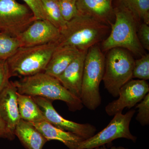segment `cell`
<instances>
[{"instance_id":"obj_11","label":"cell","mask_w":149,"mask_h":149,"mask_svg":"<svg viewBox=\"0 0 149 149\" xmlns=\"http://www.w3.org/2000/svg\"><path fill=\"white\" fill-rule=\"evenodd\" d=\"M60 35V30L49 21L37 19L17 38L21 47H29L56 42Z\"/></svg>"},{"instance_id":"obj_17","label":"cell","mask_w":149,"mask_h":149,"mask_svg":"<svg viewBox=\"0 0 149 149\" xmlns=\"http://www.w3.org/2000/svg\"><path fill=\"white\" fill-rule=\"evenodd\" d=\"M14 134L27 149H42L48 142L34 125L21 119L14 130Z\"/></svg>"},{"instance_id":"obj_26","label":"cell","mask_w":149,"mask_h":149,"mask_svg":"<svg viewBox=\"0 0 149 149\" xmlns=\"http://www.w3.org/2000/svg\"><path fill=\"white\" fill-rule=\"evenodd\" d=\"M139 42L144 49L149 50V26L145 23H141L138 27L137 32Z\"/></svg>"},{"instance_id":"obj_5","label":"cell","mask_w":149,"mask_h":149,"mask_svg":"<svg viewBox=\"0 0 149 149\" xmlns=\"http://www.w3.org/2000/svg\"><path fill=\"white\" fill-rule=\"evenodd\" d=\"M57 43L20 47L6 61L11 77H27L45 72Z\"/></svg>"},{"instance_id":"obj_8","label":"cell","mask_w":149,"mask_h":149,"mask_svg":"<svg viewBox=\"0 0 149 149\" xmlns=\"http://www.w3.org/2000/svg\"><path fill=\"white\" fill-rule=\"evenodd\" d=\"M36 19L26 5L16 0H0V33L17 37Z\"/></svg>"},{"instance_id":"obj_27","label":"cell","mask_w":149,"mask_h":149,"mask_svg":"<svg viewBox=\"0 0 149 149\" xmlns=\"http://www.w3.org/2000/svg\"><path fill=\"white\" fill-rule=\"evenodd\" d=\"M11 77L6 61H0V92L6 86Z\"/></svg>"},{"instance_id":"obj_22","label":"cell","mask_w":149,"mask_h":149,"mask_svg":"<svg viewBox=\"0 0 149 149\" xmlns=\"http://www.w3.org/2000/svg\"><path fill=\"white\" fill-rule=\"evenodd\" d=\"M139 80H149V54H145L135 60L132 78Z\"/></svg>"},{"instance_id":"obj_15","label":"cell","mask_w":149,"mask_h":149,"mask_svg":"<svg viewBox=\"0 0 149 149\" xmlns=\"http://www.w3.org/2000/svg\"><path fill=\"white\" fill-rule=\"evenodd\" d=\"M80 52L74 47L58 45L57 44L44 72L56 78L74 60Z\"/></svg>"},{"instance_id":"obj_25","label":"cell","mask_w":149,"mask_h":149,"mask_svg":"<svg viewBox=\"0 0 149 149\" xmlns=\"http://www.w3.org/2000/svg\"><path fill=\"white\" fill-rule=\"evenodd\" d=\"M32 10L37 19L47 20V17L40 0H22Z\"/></svg>"},{"instance_id":"obj_24","label":"cell","mask_w":149,"mask_h":149,"mask_svg":"<svg viewBox=\"0 0 149 149\" xmlns=\"http://www.w3.org/2000/svg\"><path fill=\"white\" fill-rule=\"evenodd\" d=\"M135 107L136 108L138 109V113L136 118V120L142 126L149 125V93Z\"/></svg>"},{"instance_id":"obj_4","label":"cell","mask_w":149,"mask_h":149,"mask_svg":"<svg viewBox=\"0 0 149 149\" xmlns=\"http://www.w3.org/2000/svg\"><path fill=\"white\" fill-rule=\"evenodd\" d=\"M105 56L98 44L88 50L85 56L80 100L84 107L94 111L102 103L100 86L105 69Z\"/></svg>"},{"instance_id":"obj_13","label":"cell","mask_w":149,"mask_h":149,"mask_svg":"<svg viewBox=\"0 0 149 149\" xmlns=\"http://www.w3.org/2000/svg\"><path fill=\"white\" fill-rule=\"evenodd\" d=\"M88 51H80L77 56L56 79L74 95L80 99L85 56Z\"/></svg>"},{"instance_id":"obj_16","label":"cell","mask_w":149,"mask_h":149,"mask_svg":"<svg viewBox=\"0 0 149 149\" xmlns=\"http://www.w3.org/2000/svg\"><path fill=\"white\" fill-rule=\"evenodd\" d=\"M30 123L40 131L48 141L52 140L60 141L69 149L77 148L85 140L73 133L57 128L46 120Z\"/></svg>"},{"instance_id":"obj_21","label":"cell","mask_w":149,"mask_h":149,"mask_svg":"<svg viewBox=\"0 0 149 149\" xmlns=\"http://www.w3.org/2000/svg\"><path fill=\"white\" fill-rule=\"evenodd\" d=\"M21 47L17 37L0 33V61H6Z\"/></svg>"},{"instance_id":"obj_20","label":"cell","mask_w":149,"mask_h":149,"mask_svg":"<svg viewBox=\"0 0 149 149\" xmlns=\"http://www.w3.org/2000/svg\"><path fill=\"white\" fill-rule=\"evenodd\" d=\"M48 21L61 30L66 26V22L62 16L57 0H40Z\"/></svg>"},{"instance_id":"obj_23","label":"cell","mask_w":149,"mask_h":149,"mask_svg":"<svg viewBox=\"0 0 149 149\" xmlns=\"http://www.w3.org/2000/svg\"><path fill=\"white\" fill-rule=\"evenodd\" d=\"M62 16L66 22L75 17L78 13L77 0H57Z\"/></svg>"},{"instance_id":"obj_9","label":"cell","mask_w":149,"mask_h":149,"mask_svg":"<svg viewBox=\"0 0 149 149\" xmlns=\"http://www.w3.org/2000/svg\"><path fill=\"white\" fill-rule=\"evenodd\" d=\"M42 111L46 121L57 128L73 133L84 140L91 138L97 129L91 123H79L65 119L59 114L53 105V101L40 97H32Z\"/></svg>"},{"instance_id":"obj_14","label":"cell","mask_w":149,"mask_h":149,"mask_svg":"<svg viewBox=\"0 0 149 149\" xmlns=\"http://www.w3.org/2000/svg\"><path fill=\"white\" fill-rule=\"evenodd\" d=\"M78 12L87 15L110 26L114 16L112 0H77Z\"/></svg>"},{"instance_id":"obj_19","label":"cell","mask_w":149,"mask_h":149,"mask_svg":"<svg viewBox=\"0 0 149 149\" xmlns=\"http://www.w3.org/2000/svg\"><path fill=\"white\" fill-rule=\"evenodd\" d=\"M139 23L149 24V0H119Z\"/></svg>"},{"instance_id":"obj_6","label":"cell","mask_w":149,"mask_h":149,"mask_svg":"<svg viewBox=\"0 0 149 149\" xmlns=\"http://www.w3.org/2000/svg\"><path fill=\"white\" fill-rule=\"evenodd\" d=\"M135 60L130 52L121 48L111 49L105 56L102 81L108 93L118 97L120 88L132 79Z\"/></svg>"},{"instance_id":"obj_7","label":"cell","mask_w":149,"mask_h":149,"mask_svg":"<svg viewBox=\"0 0 149 149\" xmlns=\"http://www.w3.org/2000/svg\"><path fill=\"white\" fill-rule=\"evenodd\" d=\"M136 110H129L115 115L108 125L99 133L83 141L76 149H95L118 139H125L136 143L137 138L130 132V125Z\"/></svg>"},{"instance_id":"obj_12","label":"cell","mask_w":149,"mask_h":149,"mask_svg":"<svg viewBox=\"0 0 149 149\" xmlns=\"http://www.w3.org/2000/svg\"><path fill=\"white\" fill-rule=\"evenodd\" d=\"M17 93L16 86L12 81H10L0 92V116L13 133L21 120L18 110Z\"/></svg>"},{"instance_id":"obj_29","label":"cell","mask_w":149,"mask_h":149,"mask_svg":"<svg viewBox=\"0 0 149 149\" xmlns=\"http://www.w3.org/2000/svg\"><path fill=\"white\" fill-rule=\"evenodd\" d=\"M95 149H109L105 146V145L104 146H102L97 147ZM109 149H129L127 148H124V147L123 146H112L111 148Z\"/></svg>"},{"instance_id":"obj_18","label":"cell","mask_w":149,"mask_h":149,"mask_svg":"<svg viewBox=\"0 0 149 149\" xmlns=\"http://www.w3.org/2000/svg\"><path fill=\"white\" fill-rule=\"evenodd\" d=\"M17 103L21 119L30 123L46 120L42 111L32 96L17 93Z\"/></svg>"},{"instance_id":"obj_10","label":"cell","mask_w":149,"mask_h":149,"mask_svg":"<svg viewBox=\"0 0 149 149\" xmlns=\"http://www.w3.org/2000/svg\"><path fill=\"white\" fill-rule=\"evenodd\" d=\"M149 93V83L146 80H130L119 90L118 98L108 104L105 111L109 116L122 112L125 108L130 109L145 97Z\"/></svg>"},{"instance_id":"obj_28","label":"cell","mask_w":149,"mask_h":149,"mask_svg":"<svg viewBox=\"0 0 149 149\" xmlns=\"http://www.w3.org/2000/svg\"><path fill=\"white\" fill-rule=\"evenodd\" d=\"M15 137L13 132L8 128L6 124L0 116V139L13 141Z\"/></svg>"},{"instance_id":"obj_2","label":"cell","mask_w":149,"mask_h":149,"mask_svg":"<svg viewBox=\"0 0 149 149\" xmlns=\"http://www.w3.org/2000/svg\"><path fill=\"white\" fill-rule=\"evenodd\" d=\"M14 83L19 94L64 102L71 111L81 110L84 107L80 99L67 90L56 78L45 72L21 77Z\"/></svg>"},{"instance_id":"obj_1","label":"cell","mask_w":149,"mask_h":149,"mask_svg":"<svg viewBox=\"0 0 149 149\" xmlns=\"http://www.w3.org/2000/svg\"><path fill=\"white\" fill-rule=\"evenodd\" d=\"M109 26L93 17L78 12L61 30L57 43L58 45L74 47L80 51H88L104 40Z\"/></svg>"},{"instance_id":"obj_3","label":"cell","mask_w":149,"mask_h":149,"mask_svg":"<svg viewBox=\"0 0 149 149\" xmlns=\"http://www.w3.org/2000/svg\"><path fill=\"white\" fill-rule=\"evenodd\" d=\"M119 1V5L113 8L115 20L110 25V34L102 42L101 50L107 52L113 48H121L141 56L146 53L137 35L139 22Z\"/></svg>"}]
</instances>
